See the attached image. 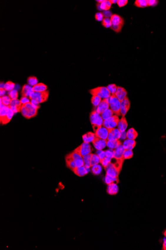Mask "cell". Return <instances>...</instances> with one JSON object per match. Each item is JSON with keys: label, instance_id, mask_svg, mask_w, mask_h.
<instances>
[{"label": "cell", "instance_id": "cell-48", "mask_svg": "<svg viewBox=\"0 0 166 250\" xmlns=\"http://www.w3.org/2000/svg\"><path fill=\"white\" fill-rule=\"evenodd\" d=\"M95 19L97 21L102 22L104 19V16L103 13H97L95 15Z\"/></svg>", "mask_w": 166, "mask_h": 250}, {"label": "cell", "instance_id": "cell-43", "mask_svg": "<svg viewBox=\"0 0 166 250\" xmlns=\"http://www.w3.org/2000/svg\"><path fill=\"white\" fill-rule=\"evenodd\" d=\"M107 87L112 95V94H115L117 86L115 84H110L107 86Z\"/></svg>", "mask_w": 166, "mask_h": 250}, {"label": "cell", "instance_id": "cell-16", "mask_svg": "<svg viewBox=\"0 0 166 250\" xmlns=\"http://www.w3.org/2000/svg\"><path fill=\"white\" fill-rule=\"evenodd\" d=\"M112 26H122L123 27L124 21L123 18L117 14H113L110 18Z\"/></svg>", "mask_w": 166, "mask_h": 250}, {"label": "cell", "instance_id": "cell-7", "mask_svg": "<svg viewBox=\"0 0 166 250\" xmlns=\"http://www.w3.org/2000/svg\"><path fill=\"white\" fill-rule=\"evenodd\" d=\"M119 121V119L118 116L116 115H114L109 119L104 120L102 126L107 128V129L114 128L117 126Z\"/></svg>", "mask_w": 166, "mask_h": 250}, {"label": "cell", "instance_id": "cell-28", "mask_svg": "<svg viewBox=\"0 0 166 250\" xmlns=\"http://www.w3.org/2000/svg\"><path fill=\"white\" fill-rule=\"evenodd\" d=\"M138 133L133 128H131L128 130L126 133V138L128 139L135 140L138 136Z\"/></svg>", "mask_w": 166, "mask_h": 250}, {"label": "cell", "instance_id": "cell-6", "mask_svg": "<svg viewBox=\"0 0 166 250\" xmlns=\"http://www.w3.org/2000/svg\"><path fill=\"white\" fill-rule=\"evenodd\" d=\"M89 120L92 126H97L101 127L102 126L104 120L102 119L101 114L98 113L96 110L90 113Z\"/></svg>", "mask_w": 166, "mask_h": 250}, {"label": "cell", "instance_id": "cell-17", "mask_svg": "<svg viewBox=\"0 0 166 250\" xmlns=\"http://www.w3.org/2000/svg\"><path fill=\"white\" fill-rule=\"evenodd\" d=\"M89 168H87L85 166L76 167L72 170L75 174L79 177H83L88 174Z\"/></svg>", "mask_w": 166, "mask_h": 250}, {"label": "cell", "instance_id": "cell-12", "mask_svg": "<svg viewBox=\"0 0 166 250\" xmlns=\"http://www.w3.org/2000/svg\"><path fill=\"white\" fill-rule=\"evenodd\" d=\"M94 133L96 137L107 140L109 130L107 128H106L104 126H102L101 128H99V129H97Z\"/></svg>", "mask_w": 166, "mask_h": 250}, {"label": "cell", "instance_id": "cell-5", "mask_svg": "<svg viewBox=\"0 0 166 250\" xmlns=\"http://www.w3.org/2000/svg\"><path fill=\"white\" fill-rule=\"evenodd\" d=\"M73 151L83 157L86 155L92 153L91 146L89 143L83 142L79 146L75 149Z\"/></svg>", "mask_w": 166, "mask_h": 250}, {"label": "cell", "instance_id": "cell-18", "mask_svg": "<svg viewBox=\"0 0 166 250\" xmlns=\"http://www.w3.org/2000/svg\"><path fill=\"white\" fill-rule=\"evenodd\" d=\"M104 169L106 171V174L109 175L110 176L118 177L120 173L115 169V167L111 163H109V164L107 166V167Z\"/></svg>", "mask_w": 166, "mask_h": 250}, {"label": "cell", "instance_id": "cell-53", "mask_svg": "<svg viewBox=\"0 0 166 250\" xmlns=\"http://www.w3.org/2000/svg\"><path fill=\"white\" fill-rule=\"evenodd\" d=\"M103 15H104V17H105V18H111V17L112 16V14L111 13V12L109 11H104L103 12Z\"/></svg>", "mask_w": 166, "mask_h": 250}, {"label": "cell", "instance_id": "cell-49", "mask_svg": "<svg viewBox=\"0 0 166 250\" xmlns=\"http://www.w3.org/2000/svg\"><path fill=\"white\" fill-rule=\"evenodd\" d=\"M148 6H156L158 3V1L156 0H146Z\"/></svg>", "mask_w": 166, "mask_h": 250}, {"label": "cell", "instance_id": "cell-14", "mask_svg": "<svg viewBox=\"0 0 166 250\" xmlns=\"http://www.w3.org/2000/svg\"><path fill=\"white\" fill-rule=\"evenodd\" d=\"M124 160L123 158H116L115 157H113L111 159L110 163L120 173L122 170V165Z\"/></svg>", "mask_w": 166, "mask_h": 250}, {"label": "cell", "instance_id": "cell-30", "mask_svg": "<svg viewBox=\"0 0 166 250\" xmlns=\"http://www.w3.org/2000/svg\"><path fill=\"white\" fill-rule=\"evenodd\" d=\"M122 142L120 140H107V146L109 149H115L116 148L122 144Z\"/></svg>", "mask_w": 166, "mask_h": 250}, {"label": "cell", "instance_id": "cell-44", "mask_svg": "<svg viewBox=\"0 0 166 250\" xmlns=\"http://www.w3.org/2000/svg\"><path fill=\"white\" fill-rule=\"evenodd\" d=\"M18 95L19 94H18V91H16V89H14L12 91H9L8 95L11 99H18Z\"/></svg>", "mask_w": 166, "mask_h": 250}, {"label": "cell", "instance_id": "cell-34", "mask_svg": "<svg viewBox=\"0 0 166 250\" xmlns=\"http://www.w3.org/2000/svg\"><path fill=\"white\" fill-rule=\"evenodd\" d=\"M92 155V153H90L88 155H86L85 156L83 157L84 166L86 168H91V160Z\"/></svg>", "mask_w": 166, "mask_h": 250}, {"label": "cell", "instance_id": "cell-29", "mask_svg": "<svg viewBox=\"0 0 166 250\" xmlns=\"http://www.w3.org/2000/svg\"><path fill=\"white\" fill-rule=\"evenodd\" d=\"M94 138H95V134L94 133H91V132L86 133V134L82 136L83 141L86 143L92 142Z\"/></svg>", "mask_w": 166, "mask_h": 250}, {"label": "cell", "instance_id": "cell-54", "mask_svg": "<svg viewBox=\"0 0 166 250\" xmlns=\"http://www.w3.org/2000/svg\"><path fill=\"white\" fill-rule=\"evenodd\" d=\"M31 102L32 104V105L34 107H35L36 108H37L39 110V108H40V105L39 103H38L37 102H36L34 100H31Z\"/></svg>", "mask_w": 166, "mask_h": 250}, {"label": "cell", "instance_id": "cell-10", "mask_svg": "<svg viewBox=\"0 0 166 250\" xmlns=\"http://www.w3.org/2000/svg\"><path fill=\"white\" fill-rule=\"evenodd\" d=\"M109 135L107 137V140H119L121 132L117 128H112L108 129Z\"/></svg>", "mask_w": 166, "mask_h": 250}, {"label": "cell", "instance_id": "cell-57", "mask_svg": "<svg viewBox=\"0 0 166 250\" xmlns=\"http://www.w3.org/2000/svg\"><path fill=\"white\" fill-rule=\"evenodd\" d=\"M162 250H166V239L164 241V242H163Z\"/></svg>", "mask_w": 166, "mask_h": 250}, {"label": "cell", "instance_id": "cell-32", "mask_svg": "<svg viewBox=\"0 0 166 250\" xmlns=\"http://www.w3.org/2000/svg\"><path fill=\"white\" fill-rule=\"evenodd\" d=\"M114 115V112H112V110L111 109H109V108L101 114V116L102 117V119L104 120L109 119L112 116H113Z\"/></svg>", "mask_w": 166, "mask_h": 250}, {"label": "cell", "instance_id": "cell-11", "mask_svg": "<svg viewBox=\"0 0 166 250\" xmlns=\"http://www.w3.org/2000/svg\"><path fill=\"white\" fill-rule=\"evenodd\" d=\"M109 107H109V98L104 99L102 100L99 105L97 106L96 110L98 113L101 114L103 112L109 109Z\"/></svg>", "mask_w": 166, "mask_h": 250}, {"label": "cell", "instance_id": "cell-4", "mask_svg": "<svg viewBox=\"0 0 166 250\" xmlns=\"http://www.w3.org/2000/svg\"><path fill=\"white\" fill-rule=\"evenodd\" d=\"M49 97V91H47L44 92H34L32 91L29 95V99L31 100H34L38 103L44 102L48 99Z\"/></svg>", "mask_w": 166, "mask_h": 250}, {"label": "cell", "instance_id": "cell-45", "mask_svg": "<svg viewBox=\"0 0 166 250\" xmlns=\"http://www.w3.org/2000/svg\"><path fill=\"white\" fill-rule=\"evenodd\" d=\"M110 160H111V159L107 158V157H105L103 159L100 160V163H101L102 165L103 166L104 169H105L107 167V166L109 164V163H110Z\"/></svg>", "mask_w": 166, "mask_h": 250}, {"label": "cell", "instance_id": "cell-55", "mask_svg": "<svg viewBox=\"0 0 166 250\" xmlns=\"http://www.w3.org/2000/svg\"><path fill=\"white\" fill-rule=\"evenodd\" d=\"M126 138H126V133H125V131L121 132V135H120L119 140L120 139H125Z\"/></svg>", "mask_w": 166, "mask_h": 250}, {"label": "cell", "instance_id": "cell-27", "mask_svg": "<svg viewBox=\"0 0 166 250\" xmlns=\"http://www.w3.org/2000/svg\"><path fill=\"white\" fill-rule=\"evenodd\" d=\"M33 91L32 87L29 84H25L22 87L21 91V94L23 97H29V95Z\"/></svg>", "mask_w": 166, "mask_h": 250}, {"label": "cell", "instance_id": "cell-41", "mask_svg": "<svg viewBox=\"0 0 166 250\" xmlns=\"http://www.w3.org/2000/svg\"><path fill=\"white\" fill-rule=\"evenodd\" d=\"M133 152L132 150H125L123 153V158L125 159H130L132 158Z\"/></svg>", "mask_w": 166, "mask_h": 250}, {"label": "cell", "instance_id": "cell-38", "mask_svg": "<svg viewBox=\"0 0 166 250\" xmlns=\"http://www.w3.org/2000/svg\"><path fill=\"white\" fill-rule=\"evenodd\" d=\"M101 102H102V99L101 97L96 95H93L92 97L91 102L94 107H97L99 105Z\"/></svg>", "mask_w": 166, "mask_h": 250}, {"label": "cell", "instance_id": "cell-20", "mask_svg": "<svg viewBox=\"0 0 166 250\" xmlns=\"http://www.w3.org/2000/svg\"><path fill=\"white\" fill-rule=\"evenodd\" d=\"M70 156L73 158L76 162V167H80V166H84V163L83 161V157L80 156V155L74 152H72V153L69 154Z\"/></svg>", "mask_w": 166, "mask_h": 250}, {"label": "cell", "instance_id": "cell-24", "mask_svg": "<svg viewBox=\"0 0 166 250\" xmlns=\"http://www.w3.org/2000/svg\"><path fill=\"white\" fill-rule=\"evenodd\" d=\"M124 148H123L122 144L114 149V157L116 158H123V153L124 151Z\"/></svg>", "mask_w": 166, "mask_h": 250}, {"label": "cell", "instance_id": "cell-3", "mask_svg": "<svg viewBox=\"0 0 166 250\" xmlns=\"http://www.w3.org/2000/svg\"><path fill=\"white\" fill-rule=\"evenodd\" d=\"M89 93L91 94L92 96L96 95L103 99L109 98L111 95L107 87L104 86H99L92 89L89 91Z\"/></svg>", "mask_w": 166, "mask_h": 250}, {"label": "cell", "instance_id": "cell-15", "mask_svg": "<svg viewBox=\"0 0 166 250\" xmlns=\"http://www.w3.org/2000/svg\"><path fill=\"white\" fill-rule=\"evenodd\" d=\"M14 113L13 110L10 108V107L9 106L8 109L7 110V112L5 114V115L3 117L0 118L1 123L2 124H6L8 123L9 122L13 117Z\"/></svg>", "mask_w": 166, "mask_h": 250}, {"label": "cell", "instance_id": "cell-58", "mask_svg": "<svg viewBox=\"0 0 166 250\" xmlns=\"http://www.w3.org/2000/svg\"><path fill=\"white\" fill-rule=\"evenodd\" d=\"M117 1L118 0H110V3L112 4L117 3Z\"/></svg>", "mask_w": 166, "mask_h": 250}, {"label": "cell", "instance_id": "cell-52", "mask_svg": "<svg viewBox=\"0 0 166 250\" xmlns=\"http://www.w3.org/2000/svg\"><path fill=\"white\" fill-rule=\"evenodd\" d=\"M20 101H21V102L22 103V104H26V103L31 102V101L29 100V99L28 97H23V96L21 97Z\"/></svg>", "mask_w": 166, "mask_h": 250}, {"label": "cell", "instance_id": "cell-19", "mask_svg": "<svg viewBox=\"0 0 166 250\" xmlns=\"http://www.w3.org/2000/svg\"><path fill=\"white\" fill-rule=\"evenodd\" d=\"M127 92L123 87L117 86L115 95L119 100L122 102L127 97Z\"/></svg>", "mask_w": 166, "mask_h": 250}, {"label": "cell", "instance_id": "cell-1", "mask_svg": "<svg viewBox=\"0 0 166 250\" xmlns=\"http://www.w3.org/2000/svg\"><path fill=\"white\" fill-rule=\"evenodd\" d=\"M37 110L38 109L34 107L31 102L22 104L21 109V115L27 119L35 117L37 114Z\"/></svg>", "mask_w": 166, "mask_h": 250}, {"label": "cell", "instance_id": "cell-13", "mask_svg": "<svg viewBox=\"0 0 166 250\" xmlns=\"http://www.w3.org/2000/svg\"><path fill=\"white\" fill-rule=\"evenodd\" d=\"M22 103L20 100L18 99H11L9 107L13 110L14 113L21 112V107L22 106Z\"/></svg>", "mask_w": 166, "mask_h": 250}, {"label": "cell", "instance_id": "cell-50", "mask_svg": "<svg viewBox=\"0 0 166 250\" xmlns=\"http://www.w3.org/2000/svg\"><path fill=\"white\" fill-rule=\"evenodd\" d=\"M127 0H118L117 2V4L118 6L120 7V8L125 6V5H127Z\"/></svg>", "mask_w": 166, "mask_h": 250}, {"label": "cell", "instance_id": "cell-36", "mask_svg": "<svg viewBox=\"0 0 166 250\" xmlns=\"http://www.w3.org/2000/svg\"><path fill=\"white\" fill-rule=\"evenodd\" d=\"M100 163L99 157L96 154H92L91 160V167L92 166L99 164Z\"/></svg>", "mask_w": 166, "mask_h": 250}, {"label": "cell", "instance_id": "cell-22", "mask_svg": "<svg viewBox=\"0 0 166 250\" xmlns=\"http://www.w3.org/2000/svg\"><path fill=\"white\" fill-rule=\"evenodd\" d=\"M128 123L125 116H122V118L119 120L117 124V129L120 132L125 131L127 128Z\"/></svg>", "mask_w": 166, "mask_h": 250}, {"label": "cell", "instance_id": "cell-40", "mask_svg": "<svg viewBox=\"0 0 166 250\" xmlns=\"http://www.w3.org/2000/svg\"><path fill=\"white\" fill-rule=\"evenodd\" d=\"M14 87H15V84L14 83L11 82V81H9L8 82H6V84H5L4 89L6 91H10L14 89Z\"/></svg>", "mask_w": 166, "mask_h": 250}, {"label": "cell", "instance_id": "cell-23", "mask_svg": "<svg viewBox=\"0 0 166 250\" xmlns=\"http://www.w3.org/2000/svg\"><path fill=\"white\" fill-rule=\"evenodd\" d=\"M107 192L110 195H116L118 192V187L117 184L112 183L107 185Z\"/></svg>", "mask_w": 166, "mask_h": 250}, {"label": "cell", "instance_id": "cell-39", "mask_svg": "<svg viewBox=\"0 0 166 250\" xmlns=\"http://www.w3.org/2000/svg\"><path fill=\"white\" fill-rule=\"evenodd\" d=\"M134 5L138 8H145L148 6L146 0H136L134 3Z\"/></svg>", "mask_w": 166, "mask_h": 250}, {"label": "cell", "instance_id": "cell-25", "mask_svg": "<svg viewBox=\"0 0 166 250\" xmlns=\"http://www.w3.org/2000/svg\"><path fill=\"white\" fill-rule=\"evenodd\" d=\"M65 160L66 166L70 169L72 170L75 167H76V165L75 160L73 159V158L70 156V155H69V154L66 155L65 157Z\"/></svg>", "mask_w": 166, "mask_h": 250}, {"label": "cell", "instance_id": "cell-21", "mask_svg": "<svg viewBox=\"0 0 166 250\" xmlns=\"http://www.w3.org/2000/svg\"><path fill=\"white\" fill-rule=\"evenodd\" d=\"M136 142L135 140L125 139L122 143L123 147L125 150H132L135 147Z\"/></svg>", "mask_w": 166, "mask_h": 250}, {"label": "cell", "instance_id": "cell-59", "mask_svg": "<svg viewBox=\"0 0 166 250\" xmlns=\"http://www.w3.org/2000/svg\"><path fill=\"white\" fill-rule=\"evenodd\" d=\"M4 86H5V84H4L3 82H1L0 89H4Z\"/></svg>", "mask_w": 166, "mask_h": 250}, {"label": "cell", "instance_id": "cell-26", "mask_svg": "<svg viewBox=\"0 0 166 250\" xmlns=\"http://www.w3.org/2000/svg\"><path fill=\"white\" fill-rule=\"evenodd\" d=\"M47 86L43 83H39L32 87V91L34 92H44L47 91Z\"/></svg>", "mask_w": 166, "mask_h": 250}, {"label": "cell", "instance_id": "cell-56", "mask_svg": "<svg viewBox=\"0 0 166 250\" xmlns=\"http://www.w3.org/2000/svg\"><path fill=\"white\" fill-rule=\"evenodd\" d=\"M6 91L4 89H0V97H2L5 96Z\"/></svg>", "mask_w": 166, "mask_h": 250}, {"label": "cell", "instance_id": "cell-60", "mask_svg": "<svg viewBox=\"0 0 166 250\" xmlns=\"http://www.w3.org/2000/svg\"><path fill=\"white\" fill-rule=\"evenodd\" d=\"M163 235H164L165 237L166 238V229L163 232Z\"/></svg>", "mask_w": 166, "mask_h": 250}, {"label": "cell", "instance_id": "cell-46", "mask_svg": "<svg viewBox=\"0 0 166 250\" xmlns=\"http://www.w3.org/2000/svg\"><path fill=\"white\" fill-rule=\"evenodd\" d=\"M114 149H109V150H106L105 152V155H106V157L107 158H110L112 159V158L114 157Z\"/></svg>", "mask_w": 166, "mask_h": 250}, {"label": "cell", "instance_id": "cell-2", "mask_svg": "<svg viewBox=\"0 0 166 250\" xmlns=\"http://www.w3.org/2000/svg\"><path fill=\"white\" fill-rule=\"evenodd\" d=\"M120 102H121L115 96V94H112L109 97V102L110 109L114 112V114L118 116L121 115Z\"/></svg>", "mask_w": 166, "mask_h": 250}, {"label": "cell", "instance_id": "cell-51", "mask_svg": "<svg viewBox=\"0 0 166 250\" xmlns=\"http://www.w3.org/2000/svg\"><path fill=\"white\" fill-rule=\"evenodd\" d=\"M122 27H122V26H112L110 28L113 31H114L115 32H117V33H119V32H120L121 31H122Z\"/></svg>", "mask_w": 166, "mask_h": 250}, {"label": "cell", "instance_id": "cell-42", "mask_svg": "<svg viewBox=\"0 0 166 250\" xmlns=\"http://www.w3.org/2000/svg\"><path fill=\"white\" fill-rule=\"evenodd\" d=\"M102 25L107 28L111 27L112 23L110 18H104L102 21Z\"/></svg>", "mask_w": 166, "mask_h": 250}, {"label": "cell", "instance_id": "cell-31", "mask_svg": "<svg viewBox=\"0 0 166 250\" xmlns=\"http://www.w3.org/2000/svg\"><path fill=\"white\" fill-rule=\"evenodd\" d=\"M100 8L101 11L104 10V11H109L112 6V4L110 3V1L109 0H104V1L99 3Z\"/></svg>", "mask_w": 166, "mask_h": 250}, {"label": "cell", "instance_id": "cell-35", "mask_svg": "<svg viewBox=\"0 0 166 250\" xmlns=\"http://www.w3.org/2000/svg\"><path fill=\"white\" fill-rule=\"evenodd\" d=\"M102 171V168L100 165H96L92 166L91 167L92 172L94 175H98L100 174Z\"/></svg>", "mask_w": 166, "mask_h": 250}, {"label": "cell", "instance_id": "cell-33", "mask_svg": "<svg viewBox=\"0 0 166 250\" xmlns=\"http://www.w3.org/2000/svg\"><path fill=\"white\" fill-rule=\"evenodd\" d=\"M11 99L10 98V97L9 95H5L3 97H1L0 101H1V104H2L3 105L8 107L9 106L11 102Z\"/></svg>", "mask_w": 166, "mask_h": 250}, {"label": "cell", "instance_id": "cell-8", "mask_svg": "<svg viewBox=\"0 0 166 250\" xmlns=\"http://www.w3.org/2000/svg\"><path fill=\"white\" fill-rule=\"evenodd\" d=\"M130 99L126 97L123 100L120 102V112L122 116H125L130 110Z\"/></svg>", "mask_w": 166, "mask_h": 250}, {"label": "cell", "instance_id": "cell-47", "mask_svg": "<svg viewBox=\"0 0 166 250\" xmlns=\"http://www.w3.org/2000/svg\"><path fill=\"white\" fill-rule=\"evenodd\" d=\"M96 154H97L98 156L99 157L100 160L106 157L105 151H102V150H97V151L96 152Z\"/></svg>", "mask_w": 166, "mask_h": 250}, {"label": "cell", "instance_id": "cell-9", "mask_svg": "<svg viewBox=\"0 0 166 250\" xmlns=\"http://www.w3.org/2000/svg\"><path fill=\"white\" fill-rule=\"evenodd\" d=\"M107 141L95 136L94 140L92 141V144L97 150H102L107 146Z\"/></svg>", "mask_w": 166, "mask_h": 250}, {"label": "cell", "instance_id": "cell-37", "mask_svg": "<svg viewBox=\"0 0 166 250\" xmlns=\"http://www.w3.org/2000/svg\"><path fill=\"white\" fill-rule=\"evenodd\" d=\"M27 84L31 86H34L39 84V81L35 76H30L27 79Z\"/></svg>", "mask_w": 166, "mask_h": 250}]
</instances>
